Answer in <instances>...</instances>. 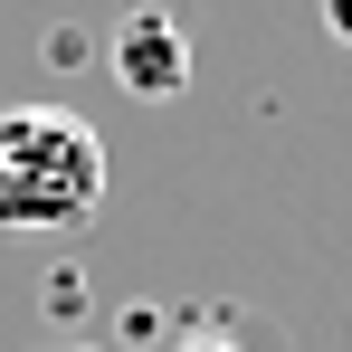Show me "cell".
I'll return each mask as SVG.
<instances>
[{
  "instance_id": "cell-1",
  "label": "cell",
  "mask_w": 352,
  "mask_h": 352,
  "mask_svg": "<svg viewBox=\"0 0 352 352\" xmlns=\"http://www.w3.org/2000/svg\"><path fill=\"white\" fill-rule=\"evenodd\" d=\"M105 200V143L67 105L0 115V229H86Z\"/></svg>"
},
{
  "instance_id": "cell-2",
  "label": "cell",
  "mask_w": 352,
  "mask_h": 352,
  "mask_svg": "<svg viewBox=\"0 0 352 352\" xmlns=\"http://www.w3.org/2000/svg\"><path fill=\"white\" fill-rule=\"evenodd\" d=\"M115 86L124 96H143V105H172L181 86H190V38H181V19L172 10H124V29H115Z\"/></svg>"
},
{
  "instance_id": "cell-3",
  "label": "cell",
  "mask_w": 352,
  "mask_h": 352,
  "mask_svg": "<svg viewBox=\"0 0 352 352\" xmlns=\"http://www.w3.org/2000/svg\"><path fill=\"white\" fill-rule=\"evenodd\" d=\"M324 29H333V38L352 48V0H324Z\"/></svg>"
}]
</instances>
